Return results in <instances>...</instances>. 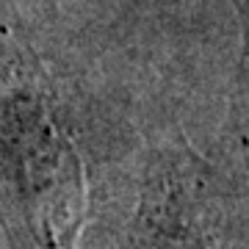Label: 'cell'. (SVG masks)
Masks as SVG:
<instances>
[{"instance_id":"obj_1","label":"cell","mask_w":249,"mask_h":249,"mask_svg":"<svg viewBox=\"0 0 249 249\" xmlns=\"http://www.w3.org/2000/svg\"><path fill=\"white\" fill-rule=\"evenodd\" d=\"M0 219L14 249H72L83 219L80 160L28 91L0 106Z\"/></svg>"}]
</instances>
